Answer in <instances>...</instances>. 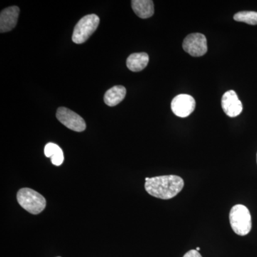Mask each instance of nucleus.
Returning a JSON list of instances; mask_svg holds the SVG:
<instances>
[{
	"label": "nucleus",
	"instance_id": "nucleus-1",
	"mask_svg": "<svg viewBox=\"0 0 257 257\" xmlns=\"http://www.w3.org/2000/svg\"><path fill=\"white\" fill-rule=\"evenodd\" d=\"M184 182L176 175L159 176L145 182V190L152 197L161 199H170L177 196L183 189Z\"/></svg>",
	"mask_w": 257,
	"mask_h": 257
},
{
	"label": "nucleus",
	"instance_id": "nucleus-2",
	"mask_svg": "<svg viewBox=\"0 0 257 257\" xmlns=\"http://www.w3.org/2000/svg\"><path fill=\"white\" fill-rule=\"evenodd\" d=\"M17 199L20 205L30 214H38L46 207V199L40 193L30 188L19 190Z\"/></svg>",
	"mask_w": 257,
	"mask_h": 257
},
{
	"label": "nucleus",
	"instance_id": "nucleus-3",
	"mask_svg": "<svg viewBox=\"0 0 257 257\" xmlns=\"http://www.w3.org/2000/svg\"><path fill=\"white\" fill-rule=\"evenodd\" d=\"M229 221L233 231L239 236H245L251 229V217L247 207L237 204L231 208Z\"/></svg>",
	"mask_w": 257,
	"mask_h": 257
},
{
	"label": "nucleus",
	"instance_id": "nucleus-4",
	"mask_svg": "<svg viewBox=\"0 0 257 257\" xmlns=\"http://www.w3.org/2000/svg\"><path fill=\"white\" fill-rule=\"evenodd\" d=\"M97 15H88L81 19L76 25L72 35V41L76 44L84 43L96 31L99 24Z\"/></svg>",
	"mask_w": 257,
	"mask_h": 257
},
{
	"label": "nucleus",
	"instance_id": "nucleus-5",
	"mask_svg": "<svg viewBox=\"0 0 257 257\" xmlns=\"http://www.w3.org/2000/svg\"><path fill=\"white\" fill-rule=\"evenodd\" d=\"M182 47L192 57H202L207 52V38L203 34H190L184 39Z\"/></svg>",
	"mask_w": 257,
	"mask_h": 257
},
{
	"label": "nucleus",
	"instance_id": "nucleus-6",
	"mask_svg": "<svg viewBox=\"0 0 257 257\" xmlns=\"http://www.w3.org/2000/svg\"><path fill=\"white\" fill-rule=\"evenodd\" d=\"M57 119L64 125L66 127L73 131L81 132L84 131L86 128V123L82 116H79L77 113L70 110L66 107H60L57 111L56 114Z\"/></svg>",
	"mask_w": 257,
	"mask_h": 257
},
{
	"label": "nucleus",
	"instance_id": "nucleus-7",
	"mask_svg": "<svg viewBox=\"0 0 257 257\" xmlns=\"http://www.w3.org/2000/svg\"><path fill=\"white\" fill-rule=\"evenodd\" d=\"M196 101L189 94H182L176 96L171 103L174 114L179 117H187L195 109Z\"/></svg>",
	"mask_w": 257,
	"mask_h": 257
},
{
	"label": "nucleus",
	"instance_id": "nucleus-8",
	"mask_svg": "<svg viewBox=\"0 0 257 257\" xmlns=\"http://www.w3.org/2000/svg\"><path fill=\"white\" fill-rule=\"evenodd\" d=\"M221 107L225 114L229 117H236L243 110L242 103L234 90L225 92L221 99Z\"/></svg>",
	"mask_w": 257,
	"mask_h": 257
},
{
	"label": "nucleus",
	"instance_id": "nucleus-9",
	"mask_svg": "<svg viewBox=\"0 0 257 257\" xmlns=\"http://www.w3.org/2000/svg\"><path fill=\"white\" fill-rule=\"evenodd\" d=\"M20 15V8L10 7L1 12L0 14V32L2 33L11 31L16 26Z\"/></svg>",
	"mask_w": 257,
	"mask_h": 257
},
{
	"label": "nucleus",
	"instance_id": "nucleus-10",
	"mask_svg": "<svg viewBox=\"0 0 257 257\" xmlns=\"http://www.w3.org/2000/svg\"><path fill=\"white\" fill-rule=\"evenodd\" d=\"M132 7L135 14L142 19L151 18L155 13L154 3L151 0H133Z\"/></svg>",
	"mask_w": 257,
	"mask_h": 257
},
{
	"label": "nucleus",
	"instance_id": "nucleus-11",
	"mask_svg": "<svg viewBox=\"0 0 257 257\" xmlns=\"http://www.w3.org/2000/svg\"><path fill=\"white\" fill-rule=\"evenodd\" d=\"M126 93V89L123 86H114L106 91L104 94V103L109 106H116L124 99Z\"/></svg>",
	"mask_w": 257,
	"mask_h": 257
},
{
	"label": "nucleus",
	"instance_id": "nucleus-12",
	"mask_svg": "<svg viewBox=\"0 0 257 257\" xmlns=\"http://www.w3.org/2000/svg\"><path fill=\"white\" fill-rule=\"evenodd\" d=\"M149 60L148 55L145 52L132 54L126 60V66L132 72H140L147 67Z\"/></svg>",
	"mask_w": 257,
	"mask_h": 257
},
{
	"label": "nucleus",
	"instance_id": "nucleus-13",
	"mask_svg": "<svg viewBox=\"0 0 257 257\" xmlns=\"http://www.w3.org/2000/svg\"><path fill=\"white\" fill-rule=\"evenodd\" d=\"M45 156L51 159L52 163L55 166H60L63 163L64 157L62 149L54 143H48L45 147Z\"/></svg>",
	"mask_w": 257,
	"mask_h": 257
},
{
	"label": "nucleus",
	"instance_id": "nucleus-14",
	"mask_svg": "<svg viewBox=\"0 0 257 257\" xmlns=\"http://www.w3.org/2000/svg\"><path fill=\"white\" fill-rule=\"evenodd\" d=\"M234 20L236 22L245 23L248 25H257V13L252 11L239 12L234 15Z\"/></svg>",
	"mask_w": 257,
	"mask_h": 257
},
{
	"label": "nucleus",
	"instance_id": "nucleus-15",
	"mask_svg": "<svg viewBox=\"0 0 257 257\" xmlns=\"http://www.w3.org/2000/svg\"><path fill=\"white\" fill-rule=\"evenodd\" d=\"M183 257H202L197 250L192 249L185 253Z\"/></svg>",
	"mask_w": 257,
	"mask_h": 257
},
{
	"label": "nucleus",
	"instance_id": "nucleus-16",
	"mask_svg": "<svg viewBox=\"0 0 257 257\" xmlns=\"http://www.w3.org/2000/svg\"><path fill=\"white\" fill-rule=\"evenodd\" d=\"M196 250H197V251H199V250H200V248L199 247H197V248H196Z\"/></svg>",
	"mask_w": 257,
	"mask_h": 257
},
{
	"label": "nucleus",
	"instance_id": "nucleus-17",
	"mask_svg": "<svg viewBox=\"0 0 257 257\" xmlns=\"http://www.w3.org/2000/svg\"><path fill=\"white\" fill-rule=\"evenodd\" d=\"M256 161H257V155H256Z\"/></svg>",
	"mask_w": 257,
	"mask_h": 257
},
{
	"label": "nucleus",
	"instance_id": "nucleus-18",
	"mask_svg": "<svg viewBox=\"0 0 257 257\" xmlns=\"http://www.w3.org/2000/svg\"><path fill=\"white\" fill-rule=\"evenodd\" d=\"M58 257H60V256H58Z\"/></svg>",
	"mask_w": 257,
	"mask_h": 257
}]
</instances>
